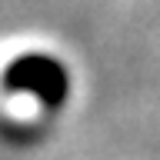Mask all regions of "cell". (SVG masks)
Here are the masks:
<instances>
[{
  "mask_svg": "<svg viewBox=\"0 0 160 160\" xmlns=\"http://www.w3.org/2000/svg\"><path fill=\"white\" fill-rule=\"evenodd\" d=\"M3 87L10 90H30L37 93L40 100L47 103H57L67 90V73L57 60L50 57H40V53H30V57H20L13 60L3 73Z\"/></svg>",
  "mask_w": 160,
  "mask_h": 160,
  "instance_id": "1",
  "label": "cell"
}]
</instances>
